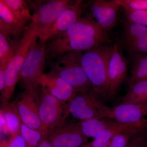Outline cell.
<instances>
[{"instance_id": "obj_1", "label": "cell", "mask_w": 147, "mask_h": 147, "mask_svg": "<svg viewBox=\"0 0 147 147\" xmlns=\"http://www.w3.org/2000/svg\"><path fill=\"white\" fill-rule=\"evenodd\" d=\"M111 42L106 31L91 16L82 17L65 32L45 44L46 60L65 53L85 52Z\"/></svg>"}, {"instance_id": "obj_2", "label": "cell", "mask_w": 147, "mask_h": 147, "mask_svg": "<svg viewBox=\"0 0 147 147\" xmlns=\"http://www.w3.org/2000/svg\"><path fill=\"white\" fill-rule=\"evenodd\" d=\"M112 45H100L82 54L81 63L91 84L92 92L103 101L109 91L108 63Z\"/></svg>"}, {"instance_id": "obj_3", "label": "cell", "mask_w": 147, "mask_h": 147, "mask_svg": "<svg viewBox=\"0 0 147 147\" xmlns=\"http://www.w3.org/2000/svg\"><path fill=\"white\" fill-rule=\"evenodd\" d=\"M39 32L36 22L32 18L27 26L23 36L19 40L14 57L5 70L4 89L1 93V102H8L13 96L22 66L32 45L38 38Z\"/></svg>"}, {"instance_id": "obj_4", "label": "cell", "mask_w": 147, "mask_h": 147, "mask_svg": "<svg viewBox=\"0 0 147 147\" xmlns=\"http://www.w3.org/2000/svg\"><path fill=\"white\" fill-rule=\"evenodd\" d=\"M83 52H71L49 61L50 71L67 82L77 92H91V84L81 63Z\"/></svg>"}, {"instance_id": "obj_5", "label": "cell", "mask_w": 147, "mask_h": 147, "mask_svg": "<svg viewBox=\"0 0 147 147\" xmlns=\"http://www.w3.org/2000/svg\"><path fill=\"white\" fill-rule=\"evenodd\" d=\"M68 115L80 121L89 119H110L112 108L91 92L79 93L67 106Z\"/></svg>"}, {"instance_id": "obj_6", "label": "cell", "mask_w": 147, "mask_h": 147, "mask_svg": "<svg viewBox=\"0 0 147 147\" xmlns=\"http://www.w3.org/2000/svg\"><path fill=\"white\" fill-rule=\"evenodd\" d=\"M45 45L35 41L29 50L19 75V81L25 90L32 92L39 89L38 81L43 74L46 61Z\"/></svg>"}, {"instance_id": "obj_7", "label": "cell", "mask_w": 147, "mask_h": 147, "mask_svg": "<svg viewBox=\"0 0 147 147\" xmlns=\"http://www.w3.org/2000/svg\"><path fill=\"white\" fill-rule=\"evenodd\" d=\"M38 114L40 121L48 131L57 127L67 119V105L39 87Z\"/></svg>"}, {"instance_id": "obj_8", "label": "cell", "mask_w": 147, "mask_h": 147, "mask_svg": "<svg viewBox=\"0 0 147 147\" xmlns=\"http://www.w3.org/2000/svg\"><path fill=\"white\" fill-rule=\"evenodd\" d=\"M74 2L70 0H53L30 3L31 7L34 10L32 18L36 22L39 32L38 38L53 26L61 13Z\"/></svg>"}, {"instance_id": "obj_9", "label": "cell", "mask_w": 147, "mask_h": 147, "mask_svg": "<svg viewBox=\"0 0 147 147\" xmlns=\"http://www.w3.org/2000/svg\"><path fill=\"white\" fill-rule=\"evenodd\" d=\"M39 90L34 92L24 90L18 94L14 102L22 123L29 128L40 131L43 137H47L49 131L42 125L38 114Z\"/></svg>"}, {"instance_id": "obj_10", "label": "cell", "mask_w": 147, "mask_h": 147, "mask_svg": "<svg viewBox=\"0 0 147 147\" xmlns=\"http://www.w3.org/2000/svg\"><path fill=\"white\" fill-rule=\"evenodd\" d=\"M47 138L53 147H80L89 139L82 132L80 121L67 119L49 131Z\"/></svg>"}, {"instance_id": "obj_11", "label": "cell", "mask_w": 147, "mask_h": 147, "mask_svg": "<svg viewBox=\"0 0 147 147\" xmlns=\"http://www.w3.org/2000/svg\"><path fill=\"white\" fill-rule=\"evenodd\" d=\"M128 64L118 44L112 45L108 63L109 91L108 100L118 94L127 75Z\"/></svg>"}, {"instance_id": "obj_12", "label": "cell", "mask_w": 147, "mask_h": 147, "mask_svg": "<svg viewBox=\"0 0 147 147\" xmlns=\"http://www.w3.org/2000/svg\"><path fill=\"white\" fill-rule=\"evenodd\" d=\"M85 9L83 1L76 0L64 11L55 23L39 38L40 43H45L66 31L82 17Z\"/></svg>"}, {"instance_id": "obj_13", "label": "cell", "mask_w": 147, "mask_h": 147, "mask_svg": "<svg viewBox=\"0 0 147 147\" xmlns=\"http://www.w3.org/2000/svg\"><path fill=\"white\" fill-rule=\"evenodd\" d=\"M117 0H94L91 2L92 18L103 30H110L115 26L120 8Z\"/></svg>"}, {"instance_id": "obj_14", "label": "cell", "mask_w": 147, "mask_h": 147, "mask_svg": "<svg viewBox=\"0 0 147 147\" xmlns=\"http://www.w3.org/2000/svg\"><path fill=\"white\" fill-rule=\"evenodd\" d=\"M38 86L65 104H67L78 93L59 76L49 71L44 73L38 81Z\"/></svg>"}, {"instance_id": "obj_15", "label": "cell", "mask_w": 147, "mask_h": 147, "mask_svg": "<svg viewBox=\"0 0 147 147\" xmlns=\"http://www.w3.org/2000/svg\"><path fill=\"white\" fill-rule=\"evenodd\" d=\"M110 118L124 123L147 121V102L120 104L113 107Z\"/></svg>"}, {"instance_id": "obj_16", "label": "cell", "mask_w": 147, "mask_h": 147, "mask_svg": "<svg viewBox=\"0 0 147 147\" xmlns=\"http://www.w3.org/2000/svg\"><path fill=\"white\" fill-rule=\"evenodd\" d=\"M26 24L11 11L3 0L0 1V31L19 40L24 34Z\"/></svg>"}, {"instance_id": "obj_17", "label": "cell", "mask_w": 147, "mask_h": 147, "mask_svg": "<svg viewBox=\"0 0 147 147\" xmlns=\"http://www.w3.org/2000/svg\"><path fill=\"white\" fill-rule=\"evenodd\" d=\"M147 130V121L133 123H121L111 119L107 128L90 142L92 147H100L110 142L116 134L133 129Z\"/></svg>"}, {"instance_id": "obj_18", "label": "cell", "mask_w": 147, "mask_h": 147, "mask_svg": "<svg viewBox=\"0 0 147 147\" xmlns=\"http://www.w3.org/2000/svg\"><path fill=\"white\" fill-rule=\"evenodd\" d=\"M1 117L4 121L10 137L21 133L22 121L14 102H1Z\"/></svg>"}, {"instance_id": "obj_19", "label": "cell", "mask_w": 147, "mask_h": 147, "mask_svg": "<svg viewBox=\"0 0 147 147\" xmlns=\"http://www.w3.org/2000/svg\"><path fill=\"white\" fill-rule=\"evenodd\" d=\"M20 40H11L10 36L0 32V67L6 68L16 53Z\"/></svg>"}, {"instance_id": "obj_20", "label": "cell", "mask_w": 147, "mask_h": 147, "mask_svg": "<svg viewBox=\"0 0 147 147\" xmlns=\"http://www.w3.org/2000/svg\"><path fill=\"white\" fill-rule=\"evenodd\" d=\"M147 102V79L140 81L128 87L121 98L120 104H134Z\"/></svg>"}, {"instance_id": "obj_21", "label": "cell", "mask_w": 147, "mask_h": 147, "mask_svg": "<svg viewBox=\"0 0 147 147\" xmlns=\"http://www.w3.org/2000/svg\"><path fill=\"white\" fill-rule=\"evenodd\" d=\"M147 79V54L132 56L131 74L128 87L137 82Z\"/></svg>"}, {"instance_id": "obj_22", "label": "cell", "mask_w": 147, "mask_h": 147, "mask_svg": "<svg viewBox=\"0 0 147 147\" xmlns=\"http://www.w3.org/2000/svg\"><path fill=\"white\" fill-rule=\"evenodd\" d=\"M111 119H91L79 121L83 134L88 138H95L107 128Z\"/></svg>"}, {"instance_id": "obj_23", "label": "cell", "mask_w": 147, "mask_h": 147, "mask_svg": "<svg viewBox=\"0 0 147 147\" xmlns=\"http://www.w3.org/2000/svg\"><path fill=\"white\" fill-rule=\"evenodd\" d=\"M147 34V27L126 21L124 24L123 34L124 45L134 42Z\"/></svg>"}, {"instance_id": "obj_24", "label": "cell", "mask_w": 147, "mask_h": 147, "mask_svg": "<svg viewBox=\"0 0 147 147\" xmlns=\"http://www.w3.org/2000/svg\"><path fill=\"white\" fill-rule=\"evenodd\" d=\"M9 9L18 18L27 24L32 16L26 2L23 0H3Z\"/></svg>"}, {"instance_id": "obj_25", "label": "cell", "mask_w": 147, "mask_h": 147, "mask_svg": "<svg viewBox=\"0 0 147 147\" xmlns=\"http://www.w3.org/2000/svg\"><path fill=\"white\" fill-rule=\"evenodd\" d=\"M146 131L147 130L133 129L116 134L110 140L108 147H125L137 134Z\"/></svg>"}, {"instance_id": "obj_26", "label": "cell", "mask_w": 147, "mask_h": 147, "mask_svg": "<svg viewBox=\"0 0 147 147\" xmlns=\"http://www.w3.org/2000/svg\"><path fill=\"white\" fill-rule=\"evenodd\" d=\"M20 132L26 141L27 147H37L43 137L40 131L29 128L22 123Z\"/></svg>"}, {"instance_id": "obj_27", "label": "cell", "mask_w": 147, "mask_h": 147, "mask_svg": "<svg viewBox=\"0 0 147 147\" xmlns=\"http://www.w3.org/2000/svg\"><path fill=\"white\" fill-rule=\"evenodd\" d=\"M126 21L147 27V10H132L123 9Z\"/></svg>"}, {"instance_id": "obj_28", "label": "cell", "mask_w": 147, "mask_h": 147, "mask_svg": "<svg viewBox=\"0 0 147 147\" xmlns=\"http://www.w3.org/2000/svg\"><path fill=\"white\" fill-rule=\"evenodd\" d=\"M123 9L132 10H147V0H117Z\"/></svg>"}, {"instance_id": "obj_29", "label": "cell", "mask_w": 147, "mask_h": 147, "mask_svg": "<svg viewBox=\"0 0 147 147\" xmlns=\"http://www.w3.org/2000/svg\"><path fill=\"white\" fill-rule=\"evenodd\" d=\"M125 147H147V131L137 134Z\"/></svg>"}, {"instance_id": "obj_30", "label": "cell", "mask_w": 147, "mask_h": 147, "mask_svg": "<svg viewBox=\"0 0 147 147\" xmlns=\"http://www.w3.org/2000/svg\"><path fill=\"white\" fill-rule=\"evenodd\" d=\"M4 147H27L26 141L21 133L10 137Z\"/></svg>"}, {"instance_id": "obj_31", "label": "cell", "mask_w": 147, "mask_h": 147, "mask_svg": "<svg viewBox=\"0 0 147 147\" xmlns=\"http://www.w3.org/2000/svg\"><path fill=\"white\" fill-rule=\"evenodd\" d=\"M37 147H53L47 139V137L42 138Z\"/></svg>"}, {"instance_id": "obj_32", "label": "cell", "mask_w": 147, "mask_h": 147, "mask_svg": "<svg viewBox=\"0 0 147 147\" xmlns=\"http://www.w3.org/2000/svg\"><path fill=\"white\" fill-rule=\"evenodd\" d=\"M80 147H92L91 145L90 142H88L86 144L81 146Z\"/></svg>"}]
</instances>
